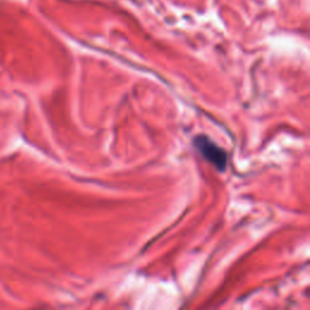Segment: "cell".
<instances>
[{
  "label": "cell",
  "instance_id": "cell-1",
  "mask_svg": "<svg viewBox=\"0 0 310 310\" xmlns=\"http://www.w3.org/2000/svg\"><path fill=\"white\" fill-rule=\"evenodd\" d=\"M194 143L198 151L200 152V154L204 156L208 162H211L218 171H224V170H226L228 156L223 148L218 147L216 143L212 142L206 136L197 137Z\"/></svg>",
  "mask_w": 310,
  "mask_h": 310
}]
</instances>
